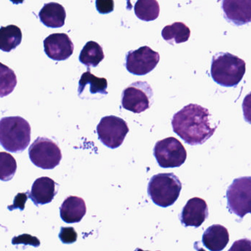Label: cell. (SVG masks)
<instances>
[{
    "mask_svg": "<svg viewBox=\"0 0 251 251\" xmlns=\"http://www.w3.org/2000/svg\"><path fill=\"white\" fill-rule=\"evenodd\" d=\"M195 249H197V251H206L203 249H201V248H197V246H195Z\"/></svg>",
    "mask_w": 251,
    "mask_h": 251,
    "instance_id": "obj_31",
    "label": "cell"
},
{
    "mask_svg": "<svg viewBox=\"0 0 251 251\" xmlns=\"http://www.w3.org/2000/svg\"><path fill=\"white\" fill-rule=\"evenodd\" d=\"M203 245L211 251H222L229 243L228 229L221 225L209 227L203 233Z\"/></svg>",
    "mask_w": 251,
    "mask_h": 251,
    "instance_id": "obj_17",
    "label": "cell"
},
{
    "mask_svg": "<svg viewBox=\"0 0 251 251\" xmlns=\"http://www.w3.org/2000/svg\"><path fill=\"white\" fill-rule=\"evenodd\" d=\"M17 170V163L12 155L6 152L0 153V178L1 181L11 180Z\"/></svg>",
    "mask_w": 251,
    "mask_h": 251,
    "instance_id": "obj_23",
    "label": "cell"
},
{
    "mask_svg": "<svg viewBox=\"0 0 251 251\" xmlns=\"http://www.w3.org/2000/svg\"><path fill=\"white\" fill-rule=\"evenodd\" d=\"M132 7L133 6L131 3V0H127V9H128V10H131Z\"/></svg>",
    "mask_w": 251,
    "mask_h": 251,
    "instance_id": "obj_30",
    "label": "cell"
},
{
    "mask_svg": "<svg viewBox=\"0 0 251 251\" xmlns=\"http://www.w3.org/2000/svg\"><path fill=\"white\" fill-rule=\"evenodd\" d=\"M31 126L20 116L2 118L0 122V143L7 151L21 153L29 146Z\"/></svg>",
    "mask_w": 251,
    "mask_h": 251,
    "instance_id": "obj_2",
    "label": "cell"
},
{
    "mask_svg": "<svg viewBox=\"0 0 251 251\" xmlns=\"http://www.w3.org/2000/svg\"><path fill=\"white\" fill-rule=\"evenodd\" d=\"M182 184L174 174H159L149 181L147 193L153 203L161 207L172 206L178 200Z\"/></svg>",
    "mask_w": 251,
    "mask_h": 251,
    "instance_id": "obj_4",
    "label": "cell"
},
{
    "mask_svg": "<svg viewBox=\"0 0 251 251\" xmlns=\"http://www.w3.org/2000/svg\"><path fill=\"white\" fill-rule=\"evenodd\" d=\"M246 72V62L234 54L219 53L212 58L211 75L214 81L221 86H237Z\"/></svg>",
    "mask_w": 251,
    "mask_h": 251,
    "instance_id": "obj_3",
    "label": "cell"
},
{
    "mask_svg": "<svg viewBox=\"0 0 251 251\" xmlns=\"http://www.w3.org/2000/svg\"><path fill=\"white\" fill-rule=\"evenodd\" d=\"M57 183L49 177H40L32 184L29 199L36 206L50 203L57 194Z\"/></svg>",
    "mask_w": 251,
    "mask_h": 251,
    "instance_id": "obj_15",
    "label": "cell"
},
{
    "mask_svg": "<svg viewBox=\"0 0 251 251\" xmlns=\"http://www.w3.org/2000/svg\"><path fill=\"white\" fill-rule=\"evenodd\" d=\"M228 251H251V240L246 238L237 240Z\"/></svg>",
    "mask_w": 251,
    "mask_h": 251,
    "instance_id": "obj_27",
    "label": "cell"
},
{
    "mask_svg": "<svg viewBox=\"0 0 251 251\" xmlns=\"http://www.w3.org/2000/svg\"><path fill=\"white\" fill-rule=\"evenodd\" d=\"M191 35L190 28L183 22H175L162 29L164 39L171 45L187 42Z\"/></svg>",
    "mask_w": 251,
    "mask_h": 251,
    "instance_id": "obj_20",
    "label": "cell"
},
{
    "mask_svg": "<svg viewBox=\"0 0 251 251\" xmlns=\"http://www.w3.org/2000/svg\"><path fill=\"white\" fill-rule=\"evenodd\" d=\"M225 18L237 26L251 22V0H223Z\"/></svg>",
    "mask_w": 251,
    "mask_h": 251,
    "instance_id": "obj_14",
    "label": "cell"
},
{
    "mask_svg": "<svg viewBox=\"0 0 251 251\" xmlns=\"http://www.w3.org/2000/svg\"><path fill=\"white\" fill-rule=\"evenodd\" d=\"M209 216L207 203L200 198H193L186 203L180 215L181 224L186 227L198 228Z\"/></svg>",
    "mask_w": 251,
    "mask_h": 251,
    "instance_id": "obj_13",
    "label": "cell"
},
{
    "mask_svg": "<svg viewBox=\"0 0 251 251\" xmlns=\"http://www.w3.org/2000/svg\"><path fill=\"white\" fill-rule=\"evenodd\" d=\"M125 66L128 72L137 76H143L151 72L160 60L157 51L144 46L138 50L130 51L125 57Z\"/></svg>",
    "mask_w": 251,
    "mask_h": 251,
    "instance_id": "obj_10",
    "label": "cell"
},
{
    "mask_svg": "<svg viewBox=\"0 0 251 251\" xmlns=\"http://www.w3.org/2000/svg\"><path fill=\"white\" fill-rule=\"evenodd\" d=\"M17 84V79L14 72L7 66L1 64V98L13 92Z\"/></svg>",
    "mask_w": 251,
    "mask_h": 251,
    "instance_id": "obj_24",
    "label": "cell"
},
{
    "mask_svg": "<svg viewBox=\"0 0 251 251\" xmlns=\"http://www.w3.org/2000/svg\"><path fill=\"white\" fill-rule=\"evenodd\" d=\"M28 153L31 162L44 170L54 169L62 159L60 148L47 137H38L29 146Z\"/></svg>",
    "mask_w": 251,
    "mask_h": 251,
    "instance_id": "obj_5",
    "label": "cell"
},
{
    "mask_svg": "<svg viewBox=\"0 0 251 251\" xmlns=\"http://www.w3.org/2000/svg\"><path fill=\"white\" fill-rule=\"evenodd\" d=\"M86 213V206L84 199L78 196H69L60 207L61 219L67 224L81 221Z\"/></svg>",
    "mask_w": 251,
    "mask_h": 251,
    "instance_id": "obj_16",
    "label": "cell"
},
{
    "mask_svg": "<svg viewBox=\"0 0 251 251\" xmlns=\"http://www.w3.org/2000/svg\"><path fill=\"white\" fill-rule=\"evenodd\" d=\"M96 8L101 14H108L114 10L113 0H96Z\"/></svg>",
    "mask_w": 251,
    "mask_h": 251,
    "instance_id": "obj_26",
    "label": "cell"
},
{
    "mask_svg": "<svg viewBox=\"0 0 251 251\" xmlns=\"http://www.w3.org/2000/svg\"><path fill=\"white\" fill-rule=\"evenodd\" d=\"M136 16L144 22L156 20L160 13V6L156 0H138L134 7Z\"/></svg>",
    "mask_w": 251,
    "mask_h": 251,
    "instance_id": "obj_22",
    "label": "cell"
},
{
    "mask_svg": "<svg viewBox=\"0 0 251 251\" xmlns=\"http://www.w3.org/2000/svg\"><path fill=\"white\" fill-rule=\"evenodd\" d=\"M153 155L159 166L163 168H178L184 164L187 157L185 148L173 137L158 141L153 149Z\"/></svg>",
    "mask_w": 251,
    "mask_h": 251,
    "instance_id": "obj_8",
    "label": "cell"
},
{
    "mask_svg": "<svg viewBox=\"0 0 251 251\" xmlns=\"http://www.w3.org/2000/svg\"><path fill=\"white\" fill-rule=\"evenodd\" d=\"M137 251H143L140 250V249H137Z\"/></svg>",
    "mask_w": 251,
    "mask_h": 251,
    "instance_id": "obj_32",
    "label": "cell"
},
{
    "mask_svg": "<svg viewBox=\"0 0 251 251\" xmlns=\"http://www.w3.org/2000/svg\"><path fill=\"white\" fill-rule=\"evenodd\" d=\"M59 237L63 243L70 244V243H73L76 241L78 234L72 227H66V228L62 227L60 234H59Z\"/></svg>",
    "mask_w": 251,
    "mask_h": 251,
    "instance_id": "obj_25",
    "label": "cell"
},
{
    "mask_svg": "<svg viewBox=\"0 0 251 251\" xmlns=\"http://www.w3.org/2000/svg\"><path fill=\"white\" fill-rule=\"evenodd\" d=\"M24 1L25 0H10V1H12V2L13 3V4H22V3L24 2Z\"/></svg>",
    "mask_w": 251,
    "mask_h": 251,
    "instance_id": "obj_29",
    "label": "cell"
},
{
    "mask_svg": "<svg viewBox=\"0 0 251 251\" xmlns=\"http://www.w3.org/2000/svg\"><path fill=\"white\" fill-rule=\"evenodd\" d=\"M44 52L56 61L67 60L73 54L74 44L65 33H53L44 41Z\"/></svg>",
    "mask_w": 251,
    "mask_h": 251,
    "instance_id": "obj_11",
    "label": "cell"
},
{
    "mask_svg": "<svg viewBox=\"0 0 251 251\" xmlns=\"http://www.w3.org/2000/svg\"><path fill=\"white\" fill-rule=\"evenodd\" d=\"M99 140L105 146L115 149L123 143L129 132L128 124L121 118L114 116L103 117L97 126Z\"/></svg>",
    "mask_w": 251,
    "mask_h": 251,
    "instance_id": "obj_9",
    "label": "cell"
},
{
    "mask_svg": "<svg viewBox=\"0 0 251 251\" xmlns=\"http://www.w3.org/2000/svg\"><path fill=\"white\" fill-rule=\"evenodd\" d=\"M243 110L245 121L251 125V92L243 100Z\"/></svg>",
    "mask_w": 251,
    "mask_h": 251,
    "instance_id": "obj_28",
    "label": "cell"
},
{
    "mask_svg": "<svg viewBox=\"0 0 251 251\" xmlns=\"http://www.w3.org/2000/svg\"><path fill=\"white\" fill-rule=\"evenodd\" d=\"M209 110L198 104H190L174 115L172 128L187 144L202 145L209 140L218 126L212 128Z\"/></svg>",
    "mask_w": 251,
    "mask_h": 251,
    "instance_id": "obj_1",
    "label": "cell"
},
{
    "mask_svg": "<svg viewBox=\"0 0 251 251\" xmlns=\"http://www.w3.org/2000/svg\"><path fill=\"white\" fill-rule=\"evenodd\" d=\"M153 101V89L147 82H134L122 91V107L137 114L148 110Z\"/></svg>",
    "mask_w": 251,
    "mask_h": 251,
    "instance_id": "obj_7",
    "label": "cell"
},
{
    "mask_svg": "<svg viewBox=\"0 0 251 251\" xmlns=\"http://www.w3.org/2000/svg\"><path fill=\"white\" fill-rule=\"evenodd\" d=\"M105 58L103 47L95 41H88L81 50L79 60L87 67H97Z\"/></svg>",
    "mask_w": 251,
    "mask_h": 251,
    "instance_id": "obj_21",
    "label": "cell"
},
{
    "mask_svg": "<svg viewBox=\"0 0 251 251\" xmlns=\"http://www.w3.org/2000/svg\"><path fill=\"white\" fill-rule=\"evenodd\" d=\"M108 81L106 78L97 77L90 72L89 67L86 72L81 75L78 85V97L84 100H97L107 95Z\"/></svg>",
    "mask_w": 251,
    "mask_h": 251,
    "instance_id": "obj_12",
    "label": "cell"
},
{
    "mask_svg": "<svg viewBox=\"0 0 251 251\" xmlns=\"http://www.w3.org/2000/svg\"><path fill=\"white\" fill-rule=\"evenodd\" d=\"M38 16L41 23L47 27L59 28L64 25L66 13L61 4L57 2H50L44 4L40 10Z\"/></svg>",
    "mask_w": 251,
    "mask_h": 251,
    "instance_id": "obj_18",
    "label": "cell"
},
{
    "mask_svg": "<svg viewBox=\"0 0 251 251\" xmlns=\"http://www.w3.org/2000/svg\"><path fill=\"white\" fill-rule=\"evenodd\" d=\"M228 210L243 218L251 214V176L235 178L226 192Z\"/></svg>",
    "mask_w": 251,
    "mask_h": 251,
    "instance_id": "obj_6",
    "label": "cell"
},
{
    "mask_svg": "<svg viewBox=\"0 0 251 251\" xmlns=\"http://www.w3.org/2000/svg\"><path fill=\"white\" fill-rule=\"evenodd\" d=\"M22 32L16 25L1 26L0 29V49L1 51L10 52L20 45Z\"/></svg>",
    "mask_w": 251,
    "mask_h": 251,
    "instance_id": "obj_19",
    "label": "cell"
}]
</instances>
